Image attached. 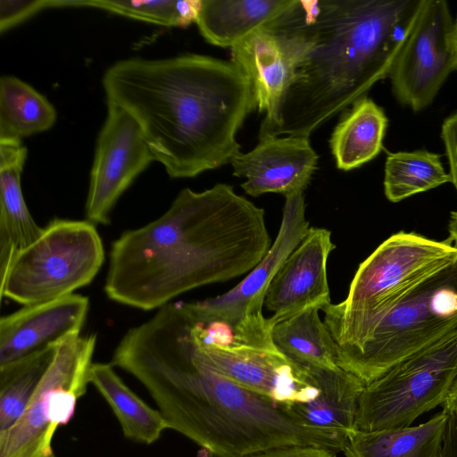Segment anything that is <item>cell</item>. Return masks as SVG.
Listing matches in <instances>:
<instances>
[{"mask_svg":"<svg viewBox=\"0 0 457 457\" xmlns=\"http://www.w3.org/2000/svg\"><path fill=\"white\" fill-rule=\"evenodd\" d=\"M441 138L445 144L449 162L451 182L457 190V112L449 115L443 121Z\"/></svg>","mask_w":457,"mask_h":457,"instance_id":"cell-30","label":"cell"},{"mask_svg":"<svg viewBox=\"0 0 457 457\" xmlns=\"http://www.w3.org/2000/svg\"><path fill=\"white\" fill-rule=\"evenodd\" d=\"M321 311L338 366L366 385L457 330V258L389 300L328 303Z\"/></svg>","mask_w":457,"mask_h":457,"instance_id":"cell-5","label":"cell"},{"mask_svg":"<svg viewBox=\"0 0 457 457\" xmlns=\"http://www.w3.org/2000/svg\"><path fill=\"white\" fill-rule=\"evenodd\" d=\"M335 246L328 229L309 228L267 290L264 305L273 312L268 319L271 328L308 308L321 310L331 303L327 262Z\"/></svg>","mask_w":457,"mask_h":457,"instance_id":"cell-15","label":"cell"},{"mask_svg":"<svg viewBox=\"0 0 457 457\" xmlns=\"http://www.w3.org/2000/svg\"><path fill=\"white\" fill-rule=\"evenodd\" d=\"M96 335L71 334L58 343L55 356L25 411L0 433V457H50L59 426L72 418L86 393Z\"/></svg>","mask_w":457,"mask_h":457,"instance_id":"cell-9","label":"cell"},{"mask_svg":"<svg viewBox=\"0 0 457 457\" xmlns=\"http://www.w3.org/2000/svg\"><path fill=\"white\" fill-rule=\"evenodd\" d=\"M50 457H55V455H54V454H52Z\"/></svg>","mask_w":457,"mask_h":457,"instance_id":"cell-36","label":"cell"},{"mask_svg":"<svg viewBox=\"0 0 457 457\" xmlns=\"http://www.w3.org/2000/svg\"><path fill=\"white\" fill-rule=\"evenodd\" d=\"M88 380L110 405L126 437L150 445L169 428L160 411L151 408L131 391L114 371L112 364L92 363Z\"/></svg>","mask_w":457,"mask_h":457,"instance_id":"cell-23","label":"cell"},{"mask_svg":"<svg viewBox=\"0 0 457 457\" xmlns=\"http://www.w3.org/2000/svg\"><path fill=\"white\" fill-rule=\"evenodd\" d=\"M336 453L322 447L295 445L270 449L246 457H337Z\"/></svg>","mask_w":457,"mask_h":457,"instance_id":"cell-31","label":"cell"},{"mask_svg":"<svg viewBox=\"0 0 457 457\" xmlns=\"http://www.w3.org/2000/svg\"><path fill=\"white\" fill-rule=\"evenodd\" d=\"M422 0L312 1V46L272 136L311 134L388 77Z\"/></svg>","mask_w":457,"mask_h":457,"instance_id":"cell-4","label":"cell"},{"mask_svg":"<svg viewBox=\"0 0 457 457\" xmlns=\"http://www.w3.org/2000/svg\"><path fill=\"white\" fill-rule=\"evenodd\" d=\"M89 308L87 296L72 294L26 305L0 320V367L80 333Z\"/></svg>","mask_w":457,"mask_h":457,"instance_id":"cell-17","label":"cell"},{"mask_svg":"<svg viewBox=\"0 0 457 457\" xmlns=\"http://www.w3.org/2000/svg\"><path fill=\"white\" fill-rule=\"evenodd\" d=\"M296 0H201L195 21L210 44L232 47L290 10Z\"/></svg>","mask_w":457,"mask_h":457,"instance_id":"cell-20","label":"cell"},{"mask_svg":"<svg viewBox=\"0 0 457 457\" xmlns=\"http://www.w3.org/2000/svg\"><path fill=\"white\" fill-rule=\"evenodd\" d=\"M445 411L448 418L439 457H457V414Z\"/></svg>","mask_w":457,"mask_h":457,"instance_id":"cell-32","label":"cell"},{"mask_svg":"<svg viewBox=\"0 0 457 457\" xmlns=\"http://www.w3.org/2000/svg\"><path fill=\"white\" fill-rule=\"evenodd\" d=\"M454 19L445 0H422L388 78L396 100L428 107L455 66Z\"/></svg>","mask_w":457,"mask_h":457,"instance_id":"cell-11","label":"cell"},{"mask_svg":"<svg viewBox=\"0 0 457 457\" xmlns=\"http://www.w3.org/2000/svg\"><path fill=\"white\" fill-rule=\"evenodd\" d=\"M311 3L296 0L290 10L230 48L231 62L250 80L256 108L264 113L259 137L278 128L286 94L312 46Z\"/></svg>","mask_w":457,"mask_h":457,"instance_id":"cell-10","label":"cell"},{"mask_svg":"<svg viewBox=\"0 0 457 457\" xmlns=\"http://www.w3.org/2000/svg\"><path fill=\"white\" fill-rule=\"evenodd\" d=\"M56 120L53 104L13 76L0 79V139H18L46 131Z\"/></svg>","mask_w":457,"mask_h":457,"instance_id":"cell-25","label":"cell"},{"mask_svg":"<svg viewBox=\"0 0 457 457\" xmlns=\"http://www.w3.org/2000/svg\"><path fill=\"white\" fill-rule=\"evenodd\" d=\"M451 240L455 243L457 246V212L451 213V220L448 226Z\"/></svg>","mask_w":457,"mask_h":457,"instance_id":"cell-34","label":"cell"},{"mask_svg":"<svg viewBox=\"0 0 457 457\" xmlns=\"http://www.w3.org/2000/svg\"><path fill=\"white\" fill-rule=\"evenodd\" d=\"M107 104L139 125L154 160L175 179L230 163L237 133L256 102L248 78L231 61L187 54L120 60L105 71Z\"/></svg>","mask_w":457,"mask_h":457,"instance_id":"cell-3","label":"cell"},{"mask_svg":"<svg viewBox=\"0 0 457 457\" xmlns=\"http://www.w3.org/2000/svg\"><path fill=\"white\" fill-rule=\"evenodd\" d=\"M309 370L319 394L307 403H287L290 411L304 425L347 436L355 430L359 400L366 384L341 368Z\"/></svg>","mask_w":457,"mask_h":457,"instance_id":"cell-19","label":"cell"},{"mask_svg":"<svg viewBox=\"0 0 457 457\" xmlns=\"http://www.w3.org/2000/svg\"><path fill=\"white\" fill-rule=\"evenodd\" d=\"M57 345L0 367V433L9 429L25 411L55 356Z\"/></svg>","mask_w":457,"mask_h":457,"instance_id":"cell-27","label":"cell"},{"mask_svg":"<svg viewBox=\"0 0 457 457\" xmlns=\"http://www.w3.org/2000/svg\"><path fill=\"white\" fill-rule=\"evenodd\" d=\"M453 42H454V52H455V66L457 71V15L454 19L453 25Z\"/></svg>","mask_w":457,"mask_h":457,"instance_id":"cell-35","label":"cell"},{"mask_svg":"<svg viewBox=\"0 0 457 457\" xmlns=\"http://www.w3.org/2000/svg\"><path fill=\"white\" fill-rule=\"evenodd\" d=\"M53 7V0H1L0 31L4 32L37 12Z\"/></svg>","mask_w":457,"mask_h":457,"instance_id":"cell-29","label":"cell"},{"mask_svg":"<svg viewBox=\"0 0 457 457\" xmlns=\"http://www.w3.org/2000/svg\"><path fill=\"white\" fill-rule=\"evenodd\" d=\"M112 364L148 391L169 428L217 457L311 445L343 451L346 436L303 424L281 403L213 370L189 350L168 320L154 313L130 328Z\"/></svg>","mask_w":457,"mask_h":457,"instance_id":"cell-1","label":"cell"},{"mask_svg":"<svg viewBox=\"0 0 457 457\" xmlns=\"http://www.w3.org/2000/svg\"><path fill=\"white\" fill-rule=\"evenodd\" d=\"M320 309L308 308L272 327L276 347L288 359L307 369L336 370L338 366L336 343Z\"/></svg>","mask_w":457,"mask_h":457,"instance_id":"cell-24","label":"cell"},{"mask_svg":"<svg viewBox=\"0 0 457 457\" xmlns=\"http://www.w3.org/2000/svg\"><path fill=\"white\" fill-rule=\"evenodd\" d=\"M282 220L274 243L261 262L229 291L194 303H186L198 320L219 321L234 328L244 321L262 320L265 295L273 278L310 228L305 217L303 192L285 197Z\"/></svg>","mask_w":457,"mask_h":457,"instance_id":"cell-14","label":"cell"},{"mask_svg":"<svg viewBox=\"0 0 457 457\" xmlns=\"http://www.w3.org/2000/svg\"><path fill=\"white\" fill-rule=\"evenodd\" d=\"M153 161L154 154L137 122L122 108L108 104L90 171L87 220L109 225L118 199Z\"/></svg>","mask_w":457,"mask_h":457,"instance_id":"cell-13","label":"cell"},{"mask_svg":"<svg viewBox=\"0 0 457 457\" xmlns=\"http://www.w3.org/2000/svg\"><path fill=\"white\" fill-rule=\"evenodd\" d=\"M318 159L310 137L264 135L251 151L237 153L230 164L233 175L245 179L241 187L247 195L276 193L286 197L304 191Z\"/></svg>","mask_w":457,"mask_h":457,"instance_id":"cell-16","label":"cell"},{"mask_svg":"<svg viewBox=\"0 0 457 457\" xmlns=\"http://www.w3.org/2000/svg\"><path fill=\"white\" fill-rule=\"evenodd\" d=\"M388 120L371 98L352 104L335 127L329 140L339 170L348 171L373 160L381 151Z\"/></svg>","mask_w":457,"mask_h":457,"instance_id":"cell-22","label":"cell"},{"mask_svg":"<svg viewBox=\"0 0 457 457\" xmlns=\"http://www.w3.org/2000/svg\"><path fill=\"white\" fill-rule=\"evenodd\" d=\"M160 309L192 353L229 380L281 403H307L318 395L309 369L288 359L275 345L243 341L221 322L203 326L184 302H170Z\"/></svg>","mask_w":457,"mask_h":457,"instance_id":"cell-6","label":"cell"},{"mask_svg":"<svg viewBox=\"0 0 457 457\" xmlns=\"http://www.w3.org/2000/svg\"><path fill=\"white\" fill-rule=\"evenodd\" d=\"M104 262L95 224L54 219L0 276V294L23 306L56 300L90 284Z\"/></svg>","mask_w":457,"mask_h":457,"instance_id":"cell-7","label":"cell"},{"mask_svg":"<svg viewBox=\"0 0 457 457\" xmlns=\"http://www.w3.org/2000/svg\"><path fill=\"white\" fill-rule=\"evenodd\" d=\"M26 157L21 140L0 139V276L44 231L32 217L21 190Z\"/></svg>","mask_w":457,"mask_h":457,"instance_id":"cell-18","label":"cell"},{"mask_svg":"<svg viewBox=\"0 0 457 457\" xmlns=\"http://www.w3.org/2000/svg\"><path fill=\"white\" fill-rule=\"evenodd\" d=\"M457 378V330L405 358L366 385L355 429L374 431L411 426L442 405Z\"/></svg>","mask_w":457,"mask_h":457,"instance_id":"cell-8","label":"cell"},{"mask_svg":"<svg viewBox=\"0 0 457 457\" xmlns=\"http://www.w3.org/2000/svg\"><path fill=\"white\" fill-rule=\"evenodd\" d=\"M442 406L443 409L452 411L457 414V378L450 388Z\"/></svg>","mask_w":457,"mask_h":457,"instance_id":"cell-33","label":"cell"},{"mask_svg":"<svg viewBox=\"0 0 457 457\" xmlns=\"http://www.w3.org/2000/svg\"><path fill=\"white\" fill-rule=\"evenodd\" d=\"M451 182L441 155L427 150L389 153L385 162L384 193L400 202L413 195Z\"/></svg>","mask_w":457,"mask_h":457,"instance_id":"cell-26","label":"cell"},{"mask_svg":"<svg viewBox=\"0 0 457 457\" xmlns=\"http://www.w3.org/2000/svg\"><path fill=\"white\" fill-rule=\"evenodd\" d=\"M448 412L445 409L428 421L399 428L353 430L347 435L345 457H439Z\"/></svg>","mask_w":457,"mask_h":457,"instance_id":"cell-21","label":"cell"},{"mask_svg":"<svg viewBox=\"0 0 457 457\" xmlns=\"http://www.w3.org/2000/svg\"><path fill=\"white\" fill-rule=\"evenodd\" d=\"M92 7L166 27L195 22L201 0H54V7Z\"/></svg>","mask_w":457,"mask_h":457,"instance_id":"cell-28","label":"cell"},{"mask_svg":"<svg viewBox=\"0 0 457 457\" xmlns=\"http://www.w3.org/2000/svg\"><path fill=\"white\" fill-rule=\"evenodd\" d=\"M456 258L457 246L450 237L436 241L399 231L359 265L345 300L379 303L394 298Z\"/></svg>","mask_w":457,"mask_h":457,"instance_id":"cell-12","label":"cell"},{"mask_svg":"<svg viewBox=\"0 0 457 457\" xmlns=\"http://www.w3.org/2000/svg\"><path fill=\"white\" fill-rule=\"evenodd\" d=\"M270 246L264 209L233 187L184 188L162 215L112 244L104 292L127 306L159 309L251 271Z\"/></svg>","mask_w":457,"mask_h":457,"instance_id":"cell-2","label":"cell"}]
</instances>
